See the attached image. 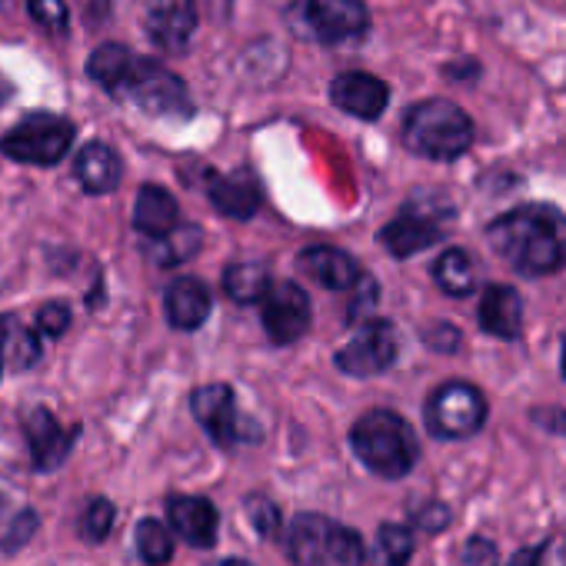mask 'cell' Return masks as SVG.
Returning <instances> with one entry per match:
<instances>
[{"label":"cell","mask_w":566,"mask_h":566,"mask_svg":"<svg viewBox=\"0 0 566 566\" xmlns=\"http://www.w3.org/2000/svg\"><path fill=\"white\" fill-rule=\"evenodd\" d=\"M120 91H127V97L150 117H170V120L193 117V101L184 81L157 61H134Z\"/></svg>","instance_id":"obj_5"},{"label":"cell","mask_w":566,"mask_h":566,"mask_svg":"<svg viewBox=\"0 0 566 566\" xmlns=\"http://www.w3.org/2000/svg\"><path fill=\"white\" fill-rule=\"evenodd\" d=\"M400 354V334L390 321H364L357 334L337 350V367L350 377H377L394 367Z\"/></svg>","instance_id":"obj_9"},{"label":"cell","mask_w":566,"mask_h":566,"mask_svg":"<svg viewBox=\"0 0 566 566\" xmlns=\"http://www.w3.org/2000/svg\"><path fill=\"white\" fill-rule=\"evenodd\" d=\"M38 533V513L34 510H21L18 516H11L4 523V530H0V543H4V549H21L31 536Z\"/></svg>","instance_id":"obj_32"},{"label":"cell","mask_w":566,"mask_h":566,"mask_svg":"<svg viewBox=\"0 0 566 566\" xmlns=\"http://www.w3.org/2000/svg\"><path fill=\"white\" fill-rule=\"evenodd\" d=\"M539 556H543V546H526L510 559V566H539Z\"/></svg>","instance_id":"obj_39"},{"label":"cell","mask_w":566,"mask_h":566,"mask_svg":"<svg viewBox=\"0 0 566 566\" xmlns=\"http://www.w3.org/2000/svg\"><path fill=\"white\" fill-rule=\"evenodd\" d=\"M331 101L350 114V117H360V120H377L387 104H390V87L374 77V74H364V71H350V74H340L334 84H331Z\"/></svg>","instance_id":"obj_15"},{"label":"cell","mask_w":566,"mask_h":566,"mask_svg":"<svg viewBox=\"0 0 566 566\" xmlns=\"http://www.w3.org/2000/svg\"><path fill=\"white\" fill-rule=\"evenodd\" d=\"M207 193H210V203L230 220H250L260 210V184L253 180L250 170H233V174L213 177Z\"/></svg>","instance_id":"obj_19"},{"label":"cell","mask_w":566,"mask_h":566,"mask_svg":"<svg viewBox=\"0 0 566 566\" xmlns=\"http://www.w3.org/2000/svg\"><path fill=\"white\" fill-rule=\"evenodd\" d=\"M463 563H467V566H496V563H500V549H496L493 539L473 536V539L467 543V549H463Z\"/></svg>","instance_id":"obj_35"},{"label":"cell","mask_w":566,"mask_h":566,"mask_svg":"<svg viewBox=\"0 0 566 566\" xmlns=\"http://www.w3.org/2000/svg\"><path fill=\"white\" fill-rule=\"evenodd\" d=\"M563 377H566V337H563Z\"/></svg>","instance_id":"obj_42"},{"label":"cell","mask_w":566,"mask_h":566,"mask_svg":"<svg viewBox=\"0 0 566 566\" xmlns=\"http://www.w3.org/2000/svg\"><path fill=\"white\" fill-rule=\"evenodd\" d=\"M403 144L427 160H457L473 144V120L453 101L433 97L407 111Z\"/></svg>","instance_id":"obj_3"},{"label":"cell","mask_w":566,"mask_h":566,"mask_svg":"<svg viewBox=\"0 0 566 566\" xmlns=\"http://www.w3.org/2000/svg\"><path fill=\"white\" fill-rule=\"evenodd\" d=\"M350 447L357 460L384 480H400L420 460V443L413 427L394 410H370L350 430Z\"/></svg>","instance_id":"obj_2"},{"label":"cell","mask_w":566,"mask_h":566,"mask_svg":"<svg viewBox=\"0 0 566 566\" xmlns=\"http://www.w3.org/2000/svg\"><path fill=\"white\" fill-rule=\"evenodd\" d=\"M263 331L276 347L297 344L311 331V297L294 280L270 283L263 297Z\"/></svg>","instance_id":"obj_11"},{"label":"cell","mask_w":566,"mask_h":566,"mask_svg":"<svg viewBox=\"0 0 566 566\" xmlns=\"http://www.w3.org/2000/svg\"><path fill=\"white\" fill-rule=\"evenodd\" d=\"M157 243L150 247V256L157 260V263H164V266H180V263H187V260H193L197 253H200V243H203V230L200 227H174V230H167L164 237H154Z\"/></svg>","instance_id":"obj_25"},{"label":"cell","mask_w":566,"mask_h":566,"mask_svg":"<svg viewBox=\"0 0 566 566\" xmlns=\"http://www.w3.org/2000/svg\"><path fill=\"white\" fill-rule=\"evenodd\" d=\"M74 177L81 180V187H84L87 193H97V197H101V193H111V190H117V184H120V177H124L120 154H117L114 147L94 140V144H87V147L77 154V160H74Z\"/></svg>","instance_id":"obj_20"},{"label":"cell","mask_w":566,"mask_h":566,"mask_svg":"<svg viewBox=\"0 0 566 566\" xmlns=\"http://www.w3.org/2000/svg\"><path fill=\"white\" fill-rule=\"evenodd\" d=\"M177 217H180L177 200L167 190H160L154 184L140 187V193L134 200V227L144 237H164L167 230L177 227Z\"/></svg>","instance_id":"obj_22"},{"label":"cell","mask_w":566,"mask_h":566,"mask_svg":"<svg viewBox=\"0 0 566 566\" xmlns=\"http://www.w3.org/2000/svg\"><path fill=\"white\" fill-rule=\"evenodd\" d=\"M433 280H437V287L447 294V297H470L473 294V287H476V270H473V260L463 253V250H457V247H450V250H443L440 256H437V263H433Z\"/></svg>","instance_id":"obj_24"},{"label":"cell","mask_w":566,"mask_h":566,"mask_svg":"<svg viewBox=\"0 0 566 566\" xmlns=\"http://www.w3.org/2000/svg\"><path fill=\"white\" fill-rule=\"evenodd\" d=\"M190 413L197 417V423L210 433V440L217 447H237V443L260 437V430L237 413L233 390L227 384H207V387L193 390Z\"/></svg>","instance_id":"obj_10"},{"label":"cell","mask_w":566,"mask_h":566,"mask_svg":"<svg viewBox=\"0 0 566 566\" xmlns=\"http://www.w3.org/2000/svg\"><path fill=\"white\" fill-rule=\"evenodd\" d=\"M210 566H250L247 559H217V563H210Z\"/></svg>","instance_id":"obj_41"},{"label":"cell","mask_w":566,"mask_h":566,"mask_svg":"<svg viewBox=\"0 0 566 566\" xmlns=\"http://www.w3.org/2000/svg\"><path fill=\"white\" fill-rule=\"evenodd\" d=\"M270 270L266 263H230L223 273V291L233 304H260L270 291Z\"/></svg>","instance_id":"obj_23"},{"label":"cell","mask_w":566,"mask_h":566,"mask_svg":"<svg viewBox=\"0 0 566 566\" xmlns=\"http://www.w3.org/2000/svg\"><path fill=\"white\" fill-rule=\"evenodd\" d=\"M427 344L440 354H453L460 347V331L450 324H437L433 331H427Z\"/></svg>","instance_id":"obj_36"},{"label":"cell","mask_w":566,"mask_h":566,"mask_svg":"<svg viewBox=\"0 0 566 566\" xmlns=\"http://www.w3.org/2000/svg\"><path fill=\"white\" fill-rule=\"evenodd\" d=\"M427 430L440 440H467L486 423V397L463 380L437 387L427 400Z\"/></svg>","instance_id":"obj_8"},{"label":"cell","mask_w":566,"mask_h":566,"mask_svg":"<svg viewBox=\"0 0 566 566\" xmlns=\"http://www.w3.org/2000/svg\"><path fill=\"white\" fill-rule=\"evenodd\" d=\"M210 317V291L197 276H177L167 287V321L177 331H197Z\"/></svg>","instance_id":"obj_21"},{"label":"cell","mask_w":566,"mask_h":566,"mask_svg":"<svg viewBox=\"0 0 566 566\" xmlns=\"http://www.w3.org/2000/svg\"><path fill=\"white\" fill-rule=\"evenodd\" d=\"M71 327V307L67 304H44L38 314V331L48 337H64Z\"/></svg>","instance_id":"obj_34"},{"label":"cell","mask_w":566,"mask_h":566,"mask_svg":"<svg viewBox=\"0 0 566 566\" xmlns=\"http://www.w3.org/2000/svg\"><path fill=\"white\" fill-rule=\"evenodd\" d=\"M447 520H450V510H447L443 503H430V506H423V510L417 513V523H420L423 530H430V533H440V530L447 526Z\"/></svg>","instance_id":"obj_37"},{"label":"cell","mask_w":566,"mask_h":566,"mask_svg":"<svg viewBox=\"0 0 566 566\" xmlns=\"http://www.w3.org/2000/svg\"><path fill=\"white\" fill-rule=\"evenodd\" d=\"M413 530L403 523H384L377 533V556L370 566H407L413 556Z\"/></svg>","instance_id":"obj_28"},{"label":"cell","mask_w":566,"mask_h":566,"mask_svg":"<svg viewBox=\"0 0 566 566\" xmlns=\"http://www.w3.org/2000/svg\"><path fill=\"white\" fill-rule=\"evenodd\" d=\"M4 317H0V374H4Z\"/></svg>","instance_id":"obj_40"},{"label":"cell","mask_w":566,"mask_h":566,"mask_svg":"<svg viewBox=\"0 0 566 566\" xmlns=\"http://www.w3.org/2000/svg\"><path fill=\"white\" fill-rule=\"evenodd\" d=\"M41 360V340L34 331L18 324L14 317H4V364L14 370H28Z\"/></svg>","instance_id":"obj_27"},{"label":"cell","mask_w":566,"mask_h":566,"mask_svg":"<svg viewBox=\"0 0 566 566\" xmlns=\"http://www.w3.org/2000/svg\"><path fill=\"white\" fill-rule=\"evenodd\" d=\"M287 549L297 566H364L367 563L360 533L321 513H301L291 523Z\"/></svg>","instance_id":"obj_4"},{"label":"cell","mask_w":566,"mask_h":566,"mask_svg":"<svg viewBox=\"0 0 566 566\" xmlns=\"http://www.w3.org/2000/svg\"><path fill=\"white\" fill-rule=\"evenodd\" d=\"M486 240L516 273L546 276L566 266V213L549 203H523L496 217Z\"/></svg>","instance_id":"obj_1"},{"label":"cell","mask_w":566,"mask_h":566,"mask_svg":"<svg viewBox=\"0 0 566 566\" xmlns=\"http://www.w3.org/2000/svg\"><path fill=\"white\" fill-rule=\"evenodd\" d=\"M450 203L440 197H413L384 230H380V243L394 253V256H413L433 243L443 240L447 227H450Z\"/></svg>","instance_id":"obj_6"},{"label":"cell","mask_w":566,"mask_h":566,"mask_svg":"<svg viewBox=\"0 0 566 566\" xmlns=\"http://www.w3.org/2000/svg\"><path fill=\"white\" fill-rule=\"evenodd\" d=\"M243 510H247V516L260 536H273L280 530V510H276V503H270V496L253 493V496H247Z\"/></svg>","instance_id":"obj_31"},{"label":"cell","mask_w":566,"mask_h":566,"mask_svg":"<svg viewBox=\"0 0 566 566\" xmlns=\"http://www.w3.org/2000/svg\"><path fill=\"white\" fill-rule=\"evenodd\" d=\"M297 263L327 291H354V283L360 276V263L337 247H307L297 256Z\"/></svg>","instance_id":"obj_18"},{"label":"cell","mask_w":566,"mask_h":566,"mask_svg":"<svg viewBox=\"0 0 566 566\" xmlns=\"http://www.w3.org/2000/svg\"><path fill=\"white\" fill-rule=\"evenodd\" d=\"M307 21L324 44H340L367 34L370 11L364 0H307Z\"/></svg>","instance_id":"obj_13"},{"label":"cell","mask_w":566,"mask_h":566,"mask_svg":"<svg viewBox=\"0 0 566 566\" xmlns=\"http://www.w3.org/2000/svg\"><path fill=\"white\" fill-rule=\"evenodd\" d=\"M533 420L553 433H566V413L563 410H533Z\"/></svg>","instance_id":"obj_38"},{"label":"cell","mask_w":566,"mask_h":566,"mask_svg":"<svg viewBox=\"0 0 566 566\" xmlns=\"http://www.w3.org/2000/svg\"><path fill=\"white\" fill-rule=\"evenodd\" d=\"M134 543H137L144 563H150V566H164V563H170V556H174V536H170L167 523H160V520H154V516H147V520L137 523Z\"/></svg>","instance_id":"obj_29"},{"label":"cell","mask_w":566,"mask_h":566,"mask_svg":"<svg viewBox=\"0 0 566 566\" xmlns=\"http://www.w3.org/2000/svg\"><path fill=\"white\" fill-rule=\"evenodd\" d=\"M21 423H24V440H28V450L34 457V467L44 473L57 470L67 460L77 430H67L48 407H31Z\"/></svg>","instance_id":"obj_12"},{"label":"cell","mask_w":566,"mask_h":566,"mask_svg":"<svg viewBox=\"0 0 566 566\" xmlns=\"http://www.w3.org/2000/svg\"><path fill=\"white\" fill-rule=\"evenodd\" d=\"M130 64H134V57H130V51H127L124 44H101V48L91 54V61H87V74H91V81H97L104 91H120V84H124Z\"/></svg>","instance_id":"obj_26"},{"label":"cell","mask_w":566,"mask_h":566,"mask_svg":"<svg viewBox=\"0 0 566 566\" xmlns=\"http://www.w3.org/2000/svg\"><path fill=\"white\" fill-rule=\"evenodd\" d=\"M167 516H170V526L177 530V536H184L190 546L210 549L217 543L220 516L207 496H174L167 503Z\"/></svg>","instance_id":"obj_16"},{"label":"cell","mask_w":566,"mask_h":566,"mask_svg":"<svg viewBox=\"0 0 566 566\" xmlns=\"http://www.w3.org/2000/svg\"><path fill=\"white\" fill-rule=\"evenodd\" d=\"M197 28L193 0H147V31L164 54H184Z\"/></svg>","instance_id":"obj_14"},{"label":"cell","mask_w":566,"mask_h":566,"mask_svg":"<svg viewBox=\"0 0 566 566\" xmlns=\"http://www.w3.org/2000/svg\"><path fill=\"white\" fill-rule=\"evenodd\" d=\"M114 520H117V506L111 500L97 496V500H91V506L81 516V536L91 543H104L114 530Z\"/></svg>","instance_id":"obj_30"},{"label":"cell","mask_w":566,"mask_h":566,"mask_svg":"<svg viewBox=\"0 0 566 566\" xmlns=\"http://www.w3.org/2000/svg\"><path fill=\"white\" fill-rule=\"evenodd\" d=\"M480 327L500 340H520L523 334V301L506 283H490L480 297Z\"/></svg>","instance_id":"obj_17"},{"label":"cell","mask_w":566,"mask_h":566,"mask_svg":"<svg viewBox=\"0 0 566 566\" xmlns=\"http://www.w3.org/2000/svg\"><path fill=\"white\" fill-rule=\"evenodd\" d=\"M28 11L48 31H64L67 28V18H71L64 0H28Z\"/></svg>","instance_id":"obj_33"},{"label":"cell","mask_w":566,"mask_h":566,"mask_svg":"<svg viewBox=\"0 0 566 566\" xmlns=\"http://www.w3.org/2000/svg\"><path fill=\"white\" fill-rule=\"evenodd\" d=\"M74 144V124L57 114H34L21 120L14 130L0 137V154H8L18 164L54 167L67 157Z\"/></svg>","instance_id":"obj_7"}]
</instances>
